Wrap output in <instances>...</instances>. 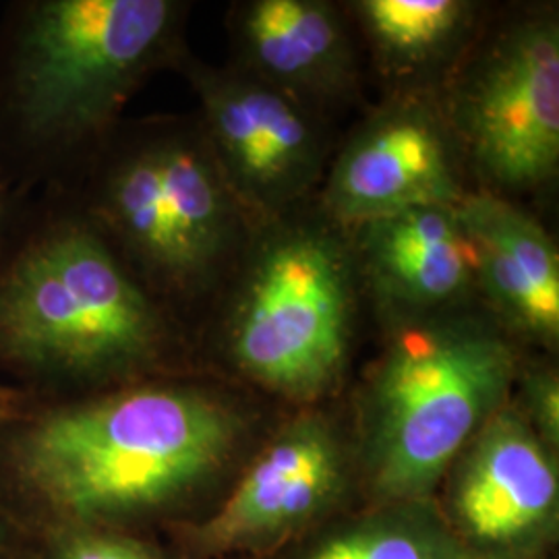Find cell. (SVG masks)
<instances>
[{
  "mask_svg": "<svg viewBox=\"0 0 559 559\" xmlns=\"http://www.w3.org/2000/svg\"><path fill=\"white\" fill-rule=\"evenodd\" d=\"M251 415L195 381L34 400L0 419V510L38 540L69 528L164 535L203 519L255 450Z\"/></svg>",
  "mask_w": 559,
  "mask_h": 559,
  "instance_id": "cell-1",
  "label": "cell"
},
{
  "mask_svg": "<svg viewBox=\"0 0 559 559\" xmlns=\"http://www.w3.org/2000/svg\"><path fill=\"white\" fill-rule=\"evenodd\" d=\"M170 350L160 309L85 216H48L0 251V371L34 400L154 380Z\"/></svg>",
  "mask_w": 559,
  "mask_h": 559,
  "instance_id": "cell-2",
  "label": "cell"
},
{
  "mask_svg": "<svg viewBox=\"0 0 559 559\" xmlns=\"http://www.w3.org/2000/svg\"><path fill=\"white\" fill-rule=\"evenodd\" d=\"M179 15L170 0L15 4L0 34V170L55 180L164 59Z\"/></svg>",
  "mask_w": 559,
  "mask_h": 559,
  "instance_id": "cell-3",
  "label": "cell"
},
{
  "mask_svg": "<svg viewBox=\"0 0 559 559\" xmlns=\"http://www.w3.org/2000/svg\"><path fill=\"white\" fill-rule=\"evenodd\" d=\"M519 357L496 330L431 321L388 344L360 392V501L431 500L452 462L514 392Z\"/></svg>",
  "mask_w": 559,
  "mask_h": 559,
  "instance_id": "cell-4",
  "label": "cell"
},
{
  "mask_svg": "<svg viewBox=\"0 0 559 559\" xmlns=\"http://www.w3.org/2000/svg\"><path fill=\"white\" fill-rule=\"evenodd\" d=\"M350 290L348 265L330 237L290 230L272 240L228 332L240 376L302 408L328 399L348 360Z\"/></svg>",
  "mask_w": 559,
  "mask_h": 559,
  "instance_id": "cell-5",
  "label": "cell"
},
{
  "mask_svg": "<svg viewBox=\"0 0 559 559\" xmlns=\"http://www.w3.org/2000/svg\"><path fill=\"white\" fill-rule=\"evenodd\" d=\"M359 503L355 440L307 406L255 445L203 519L162 537L175 559H272Z\"/></svg>",
  "mask_w": 559,
  "mask_h": 559,
  "instance_id": "cell-6",
  "label": "cell"
},
{
  "mask_svg": "<svg viewBox=\"0 0 559 559\" xmlns=\"http://www.w3.org/2000/svg\"><path fill=\"white\" fill-rule=\"evenodd\" d=\"M558 456L512 402L466 443L441 480L436 501L471 558H556Z\"/></svg>",
  "mask_w": 559,
  "mask_h": 559,
  "instance_id": "cell-7",
  "label": "cell"
},
{
  "mask_svg": "<svg viewBox=\"0 0 559 559\" xmlns=\"http://www.w3.org/2000/svg\"><path fill=\"white\" fill-rule=\"evenodd\" d=\"M459 127L480 170L503 187L551 179L559 164V32L551 20L510 29L460 92Z\"/></svg>",
  "mask_w": 559,
  "mask_h": 559,
  "instance_id": "cell-8",
  "label": "cell"
},
{
  "mask_svg": "<svg viewBox=\"0 0 559 559\" xmlns=\"http://www.w3.org/2000/svg\"><path fill=\"white\" fill-rule=\"evenodd\" d=\"M218 166L240 195L272 212L300 195L320 166V138L299 106L261 80L193 69Z\"/></svg>",
  "mask_w": 559,
  "mask_h": 559,
  "instance_id": "cell-9",
  "label": "cell"
},
{
  "mask_svg": "<svg viewBox=\"0 0 559 559\" xmlns=\"http://www.w3.org/2000/svg\"><path fill=\"white\" fill-rule=\"evenodd\" d=\"M459 173L438 119L399 106L346 145L328 185L340 221L367 224L420 205H459Z\"/></svg>",
  "mask_w": 559,
  "mask_h": 559,
  "instance_id": "cell-10",
  "label": "cell"
},
{
  "mask_svg": "<svg viewBox=\"0 0 559 559\" xmlns=\"http://www.w3.org/2000/svg\"><path fill=\"white\" fill-rule=\"evenodd\" d=\"M473 245L475 278L522 334L540 342L559 336V260L551 237L512 203L475 195L459 203Z\"/></svg>",
  "mask_w": 559,
  "mask_h": 559,
  "instance_id": "cell-11",
  "label": "cell"
},
{
  "mask_svg": "<svg viewBox=\"0 0 559 559\" xmlns=\"http://www.w3.org/2000/svg\"><path fill=\"white\" fill-rule=\"evenodd\" d=\"M362 251L381 290L411 307L454 300L477 280L459 205H420L367 222Z\"/></svg>",
  "mask_w": 559,
  "mask_h": 559,
  "instance_id": "cell-12",
  "label": "cell"
},
{
  "mask_svg": "<svg viewBox=\"0 0 559 559\" xmlns=\"http://www.w3.org/2000/svg\"><path fill=\"white\" fill-rule=\"evenodd\" d=\"M245 50L278 90L334 94L350 78L353 57L336 13L313 0H258L240 21Z\"/></svg>",
  "mask_w": 559,
  "mask_h": 559,
  "instance_id": "cell-13",
  "label": "cell"
},
{
  "mask_svg": "<svg viewBox=\"0 0 559 559\" xmlns=\"http://www.w3.org/2000/svg\"><path fill=\"white\" fill-rule=\"evenodd\" d=\"M272 559H473L431 500L359 503Z\"/></svg>",
  "mask_w": 559,
  "mask_h": 559,
  "instance_id": "cell-14",
  "label": "cell"
},
{
  "mask_svg": "<svg viewBox=\"0 0 559 559\" xmlns=\"http://www.w3.org/2000/svg\"><path fill=\"white\" fill-rule=\"evenodd\" d=\"M162 201L179 258L180 288L203 278L230 235V201L221 166L195 141H152Z\"/></svg>",
  "mask_w": 559,
  "mask_h": 559,
  "instance_id": "cell-15",
  "label": "cell"
},
{
  "mask_svg": "<svg viewBox=\"0 0 559 559\" xmlns=\"http://www.w3.org/2000/svg\"><path fill=\"white\" fill-rule=\"evenodd\" d=\"M87 221L120 240L124 251L158 282L180 286L179 258L162 201L152 141L110 164Z\"/></svg>",
  "mask_w": 559,
  "mask_h": 559,
  "instance_id": "cell-16",
  "label": "cell"
},
{
  "mask_svg": "<svg viewBox=\"0 0 559 559\" xmlns=\"http://www.w3.org/2000/svg\"><path fill=\"white\" fill-rule=\"evenodd\" d=\"M357 11L381 57L419 67L459 40L473 7L462 0H362Z\"/></svg>",
  "mask_w": 559,
  "mask_h": 559,
  "instance_id": "cell-17",
  "label": "cell"
},
{
  "mask_svg": "<svg viewBox=\"0 0 559 559\" xmlns=\"http://www.w3.org/2000/svg\"><path fill=\"white\" fill-rule=\"evenodd\" d=\"M38 559H175L162 535L69 528L38 539Z\"/></svg>",
  "mask_w": 559,
  "mask_h": 559,
  "instance_id": "cell-18",
  "label": "cell"
},
{
  "mask_svg": "<svg viewBox=\"0 0 559 559\" xmlns=\"http://www.w3.org/2000/svg\"><path fill=\"white\" fill-rule=\"evenodd\" d=\"M514 390L519 400L510 399L522 419L549 450L559 454V376L551 367H528L516 376Z\"/></svg>",
  "mask_w": 559,
  "mask_h": 559,
  "instance_id": "cell-19",
  "label": "cell"
},
{
  "mask_svg": "<svg viewBox=\"0 0 559 559\" xmlns=\"http://www.w3.org/2000/svg\"><path fill=\"white\" fill-rule=\"evenodd\" d=\"M0 559H38V540L0 510Z\"/></svg>",
  "mask_w": 559,
  "mask_h": 559,
  "instance_id": "cell-20",
  "label": "cell"
},
{
  "mask_svg": "<svg viewBox=\"0 0 559 559\" xmlns=\"http://www.w3.org/2000/svg\"><path fill=\"white\" fill-rule=\"evenodd\" d=\"M9 230H11V198L7 185L0 180V251L9 240Z\"/></svg>",
  "mask_w": 559,
  "mask_h": 559,
  "instance_id": "cell-21",
  "label": "cell"
},
{
  "mask_svg": "<svg viewBox=\"0 0 559 559\" xmlns=\"http://www.w3.org/2000/svg\"><path fill=\"white\" fill-rule=\"evenodd\" d=\"M25 399H29V396H25L17 388H13V385L0 381V402H17V400Z\"/></svg>",
  "mask_w": 559,
  "mask_h": 559,
  "instance_id": "cell-22",
  "label": "cell"
},
{
  "mask_svg": "<svg viewBox=\"0 0 559 559\" xmlns=\"http://www.w3.org/2000/svg\"><path fill=\"white\" fill-rule=\"evenodd\" d=\"M29 402V399L17 400V402H0V419L13 415L15 411H20L21 406H25Z\"/></svg>",
  "mask_w": 559,
  "mask_h": 559,
  "instance_id": "cell-23",
  "label": "cell"
}]
</instances>
